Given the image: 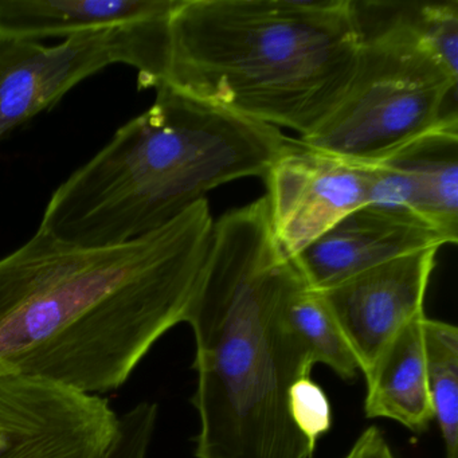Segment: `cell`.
I'll return each mask as SVG.
<instances>
[{
    "instance_id": "cell-15",
    "label": "cell",
    "mask_w": 458,
    "mask_h": 458,
    "mask_svg": "<svg viewBox=\"0 0 458 458\" xmlns=\"http://www.w3.org/2000/svg\"><path fill=\"white\" fill-rule=\"evenodd\" d=\"M291 320L312 351L315 363L328 366L342 379H355L358 360L320 293L302 285L289 307Z\"/></svg>"
},
{
    "instance_id": "cell-9",
    "label": "cell",
    "mask_w": 458,
    "mask_h": 458,
    "mask_svg": "<svg viewBox=\"0 0 458 458\" xmlns=\"http://www.w3.org/2000/svg\"><path fill=\"white\" fill-rule=\"evenodd\" d=\"M438 250L398 257L318 292L364 377L402 327L425 313L423 302Z\"/></svg>"
},
{
    "instance_id": "cell-4",
    "label": "cell",
    "mask_w": 458,
    "mask_h": 458,
    "mask_svg": "<svg viewBox=\"0 0 458 458\" xmlns=\"http://www.w3.org/2000/svg\"><path fill=\"white\" fill-rule=\"evenodd\" d=\"M50 197L38 230L106 246L154 232L206 194L261 176L292 143L278 128L194 100L165 84Z\"/></svg>"
},
{
    "instance_id": "cell-12",
    "label": "cell",
    "mask_w": 458,
    "mask_h": 458,
    "mask_svg": "<svg viewBox=\"0 0 458 458\" xmlns=\"http://www.w3.org/2000/svg\"><path fill=\"white\" fill-rule=\"evenodd\" d=\"M181 0H0V36L37 41L170 14Z\"/></svg>"
},
{
    "instance_id": "cell-6",
    "label": "cell",
    "mask_w": 458,
    "mask_h": 458,
    "mask_svg": "<svg viewBox=\"0 0 458 458\" xmlns=\"http://www.w3.org/2000/svg\"><path fill=\"white\" fill-rule=\"evenodd\" d=\"M173 13L87 31L55 47L0 36V140L108 66H132L139 88L155 89L167 71Z\"/></svg>"
},
{
    "instance_id": "cell-18",
    "label": "cell",
    "mask_w": 458,
    "mask_h": 458,
    "mask_svg": "<svg viewBox=\"0 0 458 458\" xmlns=\"http://www.w3.org/2000/svg\"><path fill=\"white\" fill-rule=\"evenodd\" d=\"M157 422L147 412L131 410L120 415L117 430L101 458H148Z\"/></svg>"
},
{
    "instance_id": "cell-16",
    "label": "cell",
    "mask_w": 458,
    "mask_h": 458,
    "mask_svg": "<svg viewBox=\"0 0 458 458\" xmlns=\"http://www.w3.org/2000/svg\"><path fill=\"white\" fill-rule=\"evenodd\" d=\"M399 12L437 60L458 79V2L398 4Z\"/></svg>"
},
{
    "instance_id": "cell-14",
    "label": "cell",
    "mask_w": 458,
    "mask_h": 458,
    "mask_svg": "<svg viewBox=\"0 0 458 458\" xmlns=\"http://www.w3.org/2000/svg\"><path fill=\"white\" fill-rule=\"evenodd\" d=\"M426 371L434 418L445 445V458H458V328L423 320Z\"/></svg>"
},
{
    "instance_id": "cell-8",
    "label": "cell",
    "mask_w": 458,
    "mask_h": 458,
    "mask_svg": "<svg viewBox=\"0 0 458 458\" xmlns=\"http://www.w3.org/2000/svg\"><path fill=\"white\" fill-rule=\"evenodd\" d=\"M117 422L103 396L33 377L0 379V458H101Z\"/></svg>"
},
{
    "instance_id": "cell-10",
    "label": "cell",
    "mask_w": 458,
    "mask_h": 458,
    "mask_svg": "<svg viewBox=\"0 0 458 458\" xmlns=\"http://www.w3.org/2000/svg\"><path fill=\"white\" fill-rule=\"evenodd\" d=\"M446 243H452L446 235L407 208L369 203L348 214L292 262L305 285L320 292L391 259Z\"/></svg>"
},
{
    "instance_id": "cell-5",
    "label": "cell",
    "mask_w": 458,
    "mask_h": 458,
    "mask_svg": "<svg viewBox=\"0 0 458 458\" xmlns=\"http://www.w3.org/2000/svg\"><path fill=\"white\" fill-rule=\"evenodd\" d=\"M375 28L363 39L347 89L328 116L299 143L375 165L457 114L452 76L406 22L398 4L364 2ZM360 25V23H359Z\"/></svg>"
},
{
    "instance_id": "cell-3",
    "label": "cell",
    "mask_w": 458,
    "mask_h": 458,
    "mask_svg": "<svg viewBox=\"0 0 458 458\" xmlns=\"http://www.w3.org/2000/svg\"><path fill=\"white\" fill-rule=\"evenodd\" d=\"M361 39L353 0H181L162 84L301 138L339 103Z\"/></svg>"
},
{
    "instance_id": "cell-1",
    "label": "cell",
    "mask_w": 458,
    "mask_h": 458,
    "mask_svg": "<svg viewBox=\"0 0 458 458\" xmlns=\"http://www.w3.org/2000/svg\"><path fill=\"white\" fill-rule=\"evenodd\" d=\"M208 199L127 242L81 246L37 230L0 259V379L88 395L117 390L186 323L208 259Z\"/></svg>"
},
{
    "instance_id": "cell-17",
    "label": "cell",
    "mask_w": 458,
    "mask_h": 458,
    "mask_svg": "<svg viewBox=\"0 0 458 458\" xmlns=\"http://www.w3.org/2000/svg\"><path fill=\"white\" fill-rule=\"evenodd\" d=\"M289 411L294 425L312 449L318 439L331 430L332 410L328 396L310 377L299 380L291 388Z\"/></svg>"
},
{
    "instance_id": "cell-13",
    "label": "cell",
    "mask_w": 458,
    "mask_h": 458,
    "mask_svg": "<svg viewBox=\"0 0 458 458\" xmlns=\"http://www.w3.org/2000/svg\"><path fill=\"white\" fill-rule=\"evenodd\" d=\"M425 318L423 313L402 327L366 375V417L396 420L417 434L428 430L434 420L423 344Z\"/></svg>"
},
{
    "instance_id": "cell-7",
    "label": "cell",
    "mask_w": 458,
    "mask_h": 458,
    "mask_svg": "<svg viewBox=\"0 0 458 458\" xmlns=\"http://www.w3.org/2000/svg\"><path fill=\"white\" fill-rule=\"evenodd\" d=\"M264 178L270 227L283 253L293 259L348 214L371 203L377 168L292 140Z\"/></svg>"
},
{
    "instance_id": "cell-19",
    "label": "cell",
    "mask_w": 458,
    "mask_h": 458,
    "mask_svg": "<svg viewBox=\"0 0 458 458\" xmlns=\"http://www.w3.org/2000/svg\"><path fill=\"white\" fill-rule=\"evenodd\" d=\"M344 458H396L377 426H369L356 439Z\"/></svg>"
},
{
    "instance_id": "cell-11",
    "label": "cell",
    "mask_w": 458,
    "mask_h": 458,
    "mask_svg": "<svg viewBox=\"0 0 458 458\" xmlns=\"http://www.w3.org/2000/svg\"><path fill=\"white\" fill-rule=\"evenodd\" d=\"M375 168L372 205L407 208L457 243V114Z\"/></svg>"
},
{
    "instance_id": "cell-2",
    "label": "cell",
    "mask_w": 458,
    "mask_h": 458,
    "mask_svg": "<svg viewBox=\"0 0 458 458\" xmlns=\"http://www.w3.org/2000/svg\"><path fill=\"white\" fill-rule=\"evenodd\" d=\"M304 284L276 241L265 195L214 222L186 318L195 336L197 458L313 457L289 411L291 388L316 364L289 313Z\"/></svg>"
}]
</instances>
